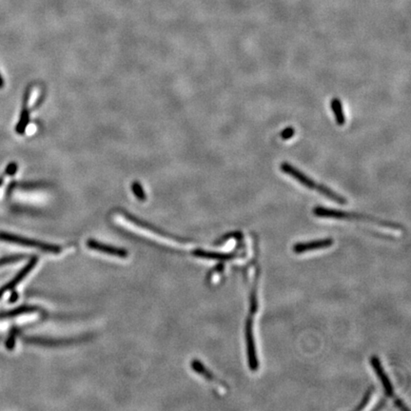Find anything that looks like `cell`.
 <instances>
[{
    "label": "cell",
    "mask_w": 411,
    "mask_h": 411,
    "mask_svg": "<svg viewBox=\"0 0 411 411\" xmlns=\"http://www.w3.org/2000/svg\"><path fill=\"white\" fill-rule=\"evenodd\" d=\"M313 214L319 218H328V219H336V220H358L360 222H364V223H368L370 225H375L379 227H383L384 229H389V230L393 231L395 234H397V232H400V233L404 232L403 226L397 223L389 222L386 220L376 218L374 216L361 214L357 212H350V211L329 208V207H324V206H315L313 208Z\"/></svg>",
    "instance_id": "1"
},
{
    "label": "cell",
    "mask_w": 411,
    "mask_h": 411,
    "mask_svg": "<svg viewBox=\"0 0 411 411\" xmlns=\"http://www.w3.org/2000/svg\"><path fill=\"white\" fill-rule=\"evenodd\" d=\"M280 170L284 174L288 175V176L292 177L296 181H298L301 185L308 188L309 190H314L321 194L322 196L328 197L330 200L338 203L340 205H345L348 203V200L344 196H340L334 191H332L330 188L327 186L323 185L317 183L314 181L312 178H310L308 175L300 171L297 168H295L293 165L288 163V162H283L280 165Z\"/></svg>",
    "instance_id": "2"
},
{
    "label": "cell",
    "mask_w": 411,
    "mask_h": 411,
    "mask_svg": "<svg viewBox=\"0 0 411 411\" xmlns=\"http://www.w3.org/2000/svg\"><path fill=\"white\" fill-rule=\"evenodd\" d=\"M370 364H371L372 369L375 370L377 377H378L379 380L381 381V383H382V385H383V387H384V390H385V392H386L387 396L391 398V399L393 400V402H394L395 406H397L399 409L404 410V411H409V408L406 407L405 403H403L402 400H400V399L397 397V395L395 394L394 390H393V387H392V385H391V380H390L389 376L387 375V373H386V371L384 370V368L382 367V364H381L380 360L378 359V357H377V356H371V358H370Z\"/></svg>",
    "instance_id": "3"
},
{
    "label": "cell",
    "mask_w": 411,
    "mask_h": 411,
    "mask_svg": "<svg viewBox=\"0 0 411 411\" xmlns=\"http://www.w3.org/2000/svg\"><path fill=\"white\" fill-rule=\"evenodd\" d=\"M245 338L247 343V355L248 368L251 371H256L259 368L257 359L256 347L253 334V317L247 316L245 323Z\"/></svg>",
    "instance_id": "4"
},
{
    "label": "cell",
    "mask_w": 411,
    "mask_h": 411,
    "mask_svg": "<svg viewBox=\"0 0 411 411\" xmlns=\"http://www.w3.org/2000/svg\"><path fill=\"white\" fill-rule=\"evenodd\" d=\"M0 239L6 242L18 244L21 246H25V247L40 248L43 251H46V252H51V253H55V254L61 252V247L58 246L45 244L39 241L27 239V238H23V237L17 236V235H11L9 233H0Z\"/></svg>",
    "instance_id": "5"
},
{
    "label": "cell",
    "mask_w": 411,
    "mask_h": 411,
    "mask_svg": "<svg viewBox=\"0 0 411 411\" xmlns=\"http://www.w3.org/2000/svg\"><path fill=\"white\" fill-rule=\"evenodd\" d=\"M334 241L331 238L318 239V240H313V241L305 242V243H297L293 246L292 250L296 254H302V253H306V252L312 251V250L328 248V247H331Z\"/></svg>",
    "instance_id": "6"
},
{
    "label": "cell",
    "mask_w": 411,
    "mask_h": 411,
    "mask_svg": "<svg viewBox=\"0 0 411 411\" xmlns=\"http://www.w3.org/2000/svg\"><path fill=\"white\" fill-rule=\"evenodd\" d=\"M36 263H37V257H32L31 260H30V262L26 265V267H23L20 271L18 272V274H17L15 277L13 278L11 281H10V283H8V284H7L6 286H4L3 288H0V298H1V297L4 295V293H6L8 290H10V289H13V288H15V287L20 283L21 281L27 276V274L34 267V266L36 265Z\"/></svg>",
    "instance_id": "7"
},
{
    "label": "cell",
    "mask_w": 411,
    "mask_h": 411,
    "mask_svg": "<svg viewBox=\"0 0 411 411\" xmlns=\"http://www.w3.org/2000/svg\"><path fill=\"white\" fill-rule=\"evenodd\" d=\"M192 367L195 371H196L198 374L202 375L204 378H206L208 382H210L211 384H213L215 387L218 388V390L222 393H226L227 389H226V385L224 383H222L221 381L218 380L215 376L208 370L206 369L205 367L203 366V364L200 361L197 360H194L192 363Z\"/></svg>",
    "instance_id": "8"
},
{
    "label": "cell",
    "mask_w": 411,
    "mask_h": 411,
    "mask_svg": "<svg viewBox=\"0 0 411 411\" xmlns=\"http://www.w3.org/2000/svg\"><path fill=\"white\" fill-rule=\"evenodd\" d=\"M87 246H88L89 248H92V249H94V250H98V251H100V252H104V253H107V254H110V255H113V256L125 258V257L129 255V253H128V251H127L126 249L119 248V247H112V246H108V245L99 243V242L94 241V240H92V239L88 240Z\"/></svg>",
    "instance_id": "9"
},
{
    "label": "cell",
    "mask_w": 411,
    "mask_h": 411,
    "mask_svg": "<svg viewBox=\"0 0 411 411\" xmlns=\"http://www.w3.org/2000/svg\"><path fill=\"white\" fill-rule=\"evenodd\" d=\"M194 255L196 257H200V258H206V259H209V260H217L220 262H224V261H228V260H232L236 253L232 252V253H223V252H212V251H206V250H201V249H197L194 251Z\"/></svg>",
    "instance_id": "10"
},
{
    "label": "cell",
    "mask_w": 411,
    "mask_h": 411,
    "mask_svg": "<svg viewBox=\"0 0 411 411\" xmlns=\"http://www.w3.org/2000/svg\"><path fill=\"white\" fill-rule=\"evenodd\" d=\"M330 108L331 111L333 113V115L335 117V121L336 124L342 127L346 124V116L344 113V109H343V104L341 102L339 98L334 97L332 98L331 102H330Z\"/></svg>",
    "instance_id": "11"
},
{
    "label": "cell",
    "mask_w": 411,
    "mask_h": 411,
    "mask_svg": "<svg viewBox=\"0 0 411 411\" xmlns=\"http://www.w3.org/2000/svg\"><path fill=\"white\" fill-rule=\"evenodd\" d=\"M35 309H36V308H31V307H19V308H15V309H12V310H10V311H7V312L2 313V314L0 315V317H1V318L14 317V316L20 315V314H23V313H30V312L34 311Z\"/></svg>",
    "instance_id": "12"
},
{
    "label": "cell",
    "mask_w": 411,
    "mask_h": 411,
    "mask_svg": "<svg viewBox=\"0 0 411 411\" xmlns=\"http://www.w3.org/2000/svg\"><path fill=\"white\" fill-rule=\"evenodd\" d=\"M373 393H374V388H370V390L367 391V393L365 394V396H364L362 402L360 403L359 406H358L357 408H355V411H363V410H365V409L367 408V406L369 405L370 400L372 399Z\"/></svg>",
    "instance_id": "13"
},
{
    "label": "cell",
    "mask_w": 411,
    "mask_h": 411,
    "mask_svg": "<svg viewBox=\"0 0 411 411\" xmlns=\"http://www.w3.org/2000/svg\"><path fill=\"white\" fill-rule=\"evenodd\" d=\"M22 258H24L23 255H12V256L4 257L0 259V266H4L10 263H14L17 261H20Z\"/></svg>",
    "instance_id": "14"
},
{
    "label": "cell",
    "mask_w": 411,
    "mask_h": 411,
    "mask_svg": "<svg viewBox=\"0 0 411 411\" xmlns=\"http://www.w3.org/2000/svg\"><path fill=\"white\" fill-rule=\"evenodd\" d=\"M295 134V129L293 127H287L281 134L280 136L283 140H288L290 138H292Z\"/></svg>",
    "instance_id": "15"
},
{
    "label": "cell",
    "mask_w": 411,
    "mask_h": 411,
    "mask_svg": "<svg viewBox=\"0 0 411 411\" xmlns=\"http://www.w3.org/2000/svg\"><path fill=\"white\" fill-rule=\"evenodd\" d=\"M133 191H134V194L135 195V196H136L139 200L144 201L145 199H146V195H145L144 192H143V190H142V188H141V186L139 185L138 183H134V185H133Z\"/></svg>",
    "instance_id": "16"
},
{
    "label": "cell",
    "mask_w": 411,
    "mask_h": 411,
    "mask_svg": "<svg viewBox=\"0 0 411 411\" xmlns=\"http://www.w3.org/2000/svg\"><path fill=\"white\" fill-rule=\"evenodd\" d=\"M38 95H39V90H37V89H35V90H33L32 91V93H31V96H30V99H29V107H31L32 106L34 102L36 101V99H37V97H38Z\"/></svg>",
    "instance_id": "17"
},
{
    "label": "cell",
    "mask_w": 411,
    "mask_h": 411,
    "mask_svg": "<svg viewBox=\"0 0 411 411\" xmlns=\"http://www.w3.org/2000/svg\"><path fill=\"white\" fill-rule=\"evenodd\" d=\"M14 346H15V337L14 335H11L10 338H8V340L6 341V348L9 350H12Z\"/></svg>",
    "instance_id": "18"
},
{
    "label": "cell",
    "mask_w": 411,
    "mask_h": 411,
    "mask_svg": "<svg viewBox=\"0 0 411 411\" xmlns=\"http://www.w3.org/2000/svg\"><path fill=\"white\" fill-rule=\"evenodd\" d=\"M11 297H12V298L10 299V302H14V301L17 300V294H16V293H12Z\"/></svg>",
    "instance_id": "19"
}]
</instances>
